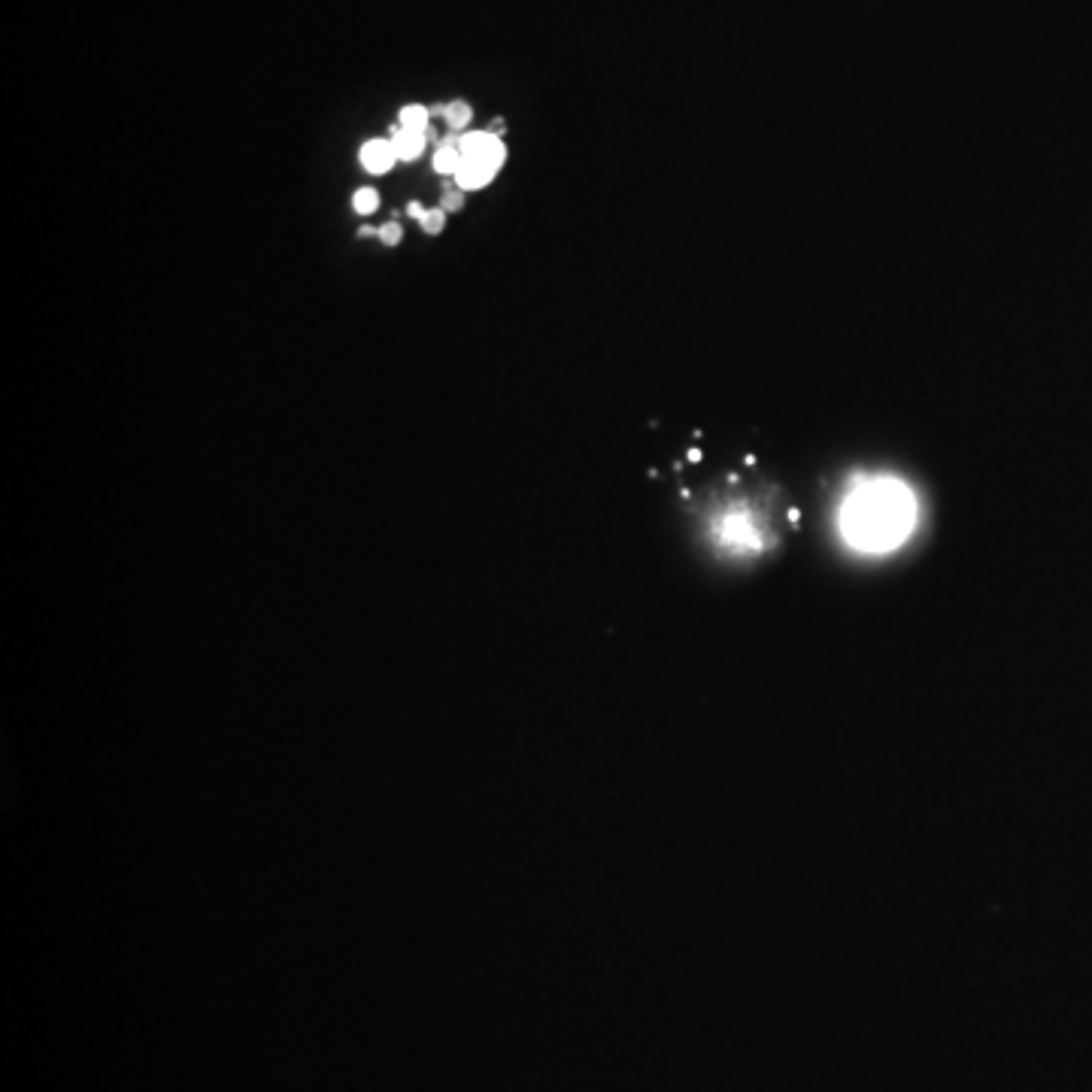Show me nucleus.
<instances>
[{
  "mask_svg": "<svg viewBox=\"0 0 1092 1092\" xmlns=\"http://www.w3.org/2000/svg\"><path fill=\"white\" fill-rule=\"evenodd\" d=\"M916 522V501L908 486L871 480L850 492L840 510L844 541L861 552H889L908 541Z\"/></svg>",
  "mask_w": 1092,
  "mask_h": 1092,
  "instance_id": "obj_1",
  "label": "nucleus"
},
{
  "mask_svg": "<svg viewBox=\"0 0 1092 1092\" xmlns=\"http://www.w3.org/2000/svg\"><path fill=\"white\" fill-rule=\"evenodd\" d=\"M465 158H486L492 161L495 167H501L504 158H507V149L501 143V137L492 131H471V133H462V143H458Z\"/></svg>",
  "mask_w": 1092,
  "mask_h": 1092,
  "instance_id": "obj_2",
  "label": "nucleus"
},
{
  "mask_svg": "<svg viewBox=\"0 0 1092 1092\" xmlns=\"http://www.w3.org/2000/svg\"><path fill=\"white\" fill-rule=\"evenodd\" d=\"M719 538L735 549H759L762 534L746 513H728L719 525Z\"/></svg>",
  "mask_w": 1092,
  "mask_h": 1092,
  "instance_id": "obj_3",
  "label": "nucleus"
},
{
  "mask_svg": "<svg viewBox=\"0 0 1092 1092\" xmlns=\"http://www.w3.org/2000/svg\"><path fill=\"white\" fill-rule=\"evenodd\" d=\"M398 161L392 140H368L361 146V164L368 174H389Z\"/></svg>",
  "mask_w": 1092,
  "mask_h": 1092,
  "instance_id": "obj_4",
  "label": "nucleus"
},
{
  "mask_svg": "<svg viewBox=\"0 0 1092 1092\" xmlns=\"http://www.w3.org/2000/svg\"><path fill=\"white\" fill-rule=\"evenodd\" d=\"M497 170H501V167H495L486 158H465L452 180L458 182V188H465V191L468 188H483V185L492 182V177L497 174Z\"/></svg>",
  "mask_w": 1092,
  "mask_h": 1092,
  "instance_id": "obj_5",
  "label": "nucleus"
},
{
  "mask_svg": "<svg viewBox=\"0 0 1092 1092\" xmlns=\"http://www.w3.org/2000/svg\"><path fill=\"white\" fill-rule=\"evenodd\" d=\"M389 140H392V146L398 152V161H416L425 152V146H428L425 131H407V128H400V125L392 128Z\"/></svg>",
  "mask_w": 1092,
  "mask_h": 1092,
  "instance_id": "obj_6",
  "label": "nucleus"
},
{
  "mask_svg": "<svg viewBox=\"0 0 1092 1092\" xmlns=\"http://www.w3.org/2000/svg\"><path fill=\"white\" fill-rule=\"evenodd\" d=\"M462 161H465V156H462V149H458V146L440 143L437 152H434V170H437V174H449V177H455V174H458V167H462Z\"/></svg>",
  "mask_w": 1092,
  "mask_h": 1092,
  "instance_id": "obj_7",
  "label": "nucleus"
},
{
  "mask_svg": "<svg viewBox=\"0 0 1092 1092\" xmlns=\"http://www.w3.org/2000/svg\"><path fill=\"white\" fill-rule=\"evenodd\" d=\"M428 119H431V109L428 107H419V104H410V107H404V109L398 112V125L407 128V131H428L431 128Z\"/></svg>",
  "mask_w": 1092,
  "mask_h": 1092,
  "instance_id": "obj_8",
  "label": "nucleus"
},
{
  "mask_svg": "<svg viewBox=\"0 0 1092 1092\" xmlns=\"http://www.w3.org/2000/svg\"><path fill=\"white\" fill-rule=\"evenodd\" d=\"M444 119H447L449 131L462 133V131L471 125V119H473V109H471L465 101H452V104H447V109H444Z\"/></svg>",
  "mask_w": 1092,
  "mask_h": 1092,
  "instance_id": "obj_9",
  "label": "nucleus"
},
{
  "mask_svg": "<svg viewBox=\"0 0 1092 1092\" xmlns=\"http://www.w3.org/2000/svg\"><path fill=\"white\" fill-rule=\"evenodd\" d=\"M440 206H444L447 213H458V209L465 206V188H458L455 180L444 185V198H440Z\"/></svg>",
  "mask_w": 1092,
  "mask_h": 1092,
  "instance_id": "obj_10",
  "label": "nucleus"
},
{
  "mask_svg": "<svg viewBox=\"0 0 1092 1092\" xmlns=\"http://www.w3.org/2000/svg\"><path fill=\"white\" fill-rule=\"evenodd\" d=\"M419 225H423L425 234H440V231H444V225H447V209L444 206L425 209V216L419 219Z\"/></svg>",
  "mask_w": 1092,
  "mask_h": 1092,
  "instance_id": "obj_11",
  "label": "nucleus"
},
{
  "mask_svg": "<svg viewBox=\"0 0 1092 1092\" xmlns=\"http://www.w3.org/2000/svg\"><path fill=\"white\" fill-rule=\"evenodd\" d=\"M352 206L358 209L361 216H368V213H374V209L379 206V195H376L374 188H358L355 198H352Z\"/></svg>",
  "mask_w": 1092,
  "mask_h": 1092,
  "instance_id": "obj_12",
  "label": "nucleus"
},
{
  "mask_svg": "<svg viewBox=\"0 0 1092 1092\" xmlns=\"http://www.w3.org/2000/svg\"><path fill=\"white\" fill-rule=\"evenodd\" d=\"M376 237H379L382 243H386V246H398L400 240H404V228H400L398 219H392V222H386V225L379 228V234H376Z\"/></svg>",
  "mask_w": 1092,
  "mask_h": 1092,
  "instance_id": "obj_13",
  "label": "nucleus"
},
{
  "mask_svg": "<svg viewBox=\"0 0 1092 1092\" xmlns=\"http://www.w3.org/2000/svg\"><path fill=\"white\" fill-rule=\"evenodd\" d=\"M407 216H413V219H423V216H425V209H423V204H416V201H413V204L407 206Z\"/></svg>",
  "mask_w": 1092,
  "mask_h": 1092,
  "instance_id": "obj_14",
  "label": "nucleus"
},
{
  "mask_svg": "<svg viewBox=\"0 0 1092 1092\" xmlns=\"http://www.w3.org/2000/svg\"><path fill=\"white\" fill-rule=\"evenodd\" d=\"M489 131H492V133H497V137H501V133H504V122H501V119H495V122L489 125Z\"/></svg>",
  "mask_w": 1092,
  "mask_h": 1092,
  "instance_id": "obj_15",
  "label": "nucleus"
},
{
  "mask_svg": "<svg viewBox=\"0 0 1092 1092\" xmlns=\"http://www.w3.org/2000/svg\"><path fill=\"white\" fill-rule=\"evenodd\" d=\"M358 234H361V237H371V234H379V231H376V228H361Z\"/></svg>",
  "mask_w": 1092,
  "mask_h": 1092,
  "instance_id": "obj_16",
  "label": "nucleus"
}]
</instances>
